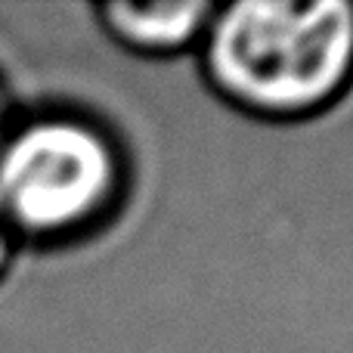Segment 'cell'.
Here are the masks:
<instances>
[{
  "instance_id": "obj_1",
  "label": "cell",
  "mask_w": 353,
  "mask_h": 353,
  "mask_svg": "<svg viewBox=\"0 0 353 353\" xmlns=\"http://www.w3.org/2000/svg\"><path fill=\"white\" fill-rule=\"evenodd\" d=\"M199 56L208 87L245 115H323L353 87V0L217 3Z\"/></svg>"
},
{
  "instance_id": "obj_2",
  "label": "cell",
  "mask_w": 353,
  "mask_h": 353,
  "mask_svg": "<svg viewBox=\"0 0 353 353\" xmlns=\"http://www.w3.org/2000/svg\"><path fill=\"white\" fill-rule=\"evenodd\" d=\"M134 161L99 112L47 103L0 137V208L19 245L68 248L109 230L128 205Z\"/></svg>"
},
{
  "instance_id": "obj_3",
  "label": "cell",
  "mask_w": 353,
  "mask_h": 353,
  "mask_svg": "<svg viewBox=\"0 0 353 353\" xmlns=\"http://www.w3.org/2000/svg\"><path fill=\"white\" fill-rule=\"evenodd\" d=\"M211 0H105L97 3V22L118 47L137 56H176L199 47L214 12Z\"/></svg>"
},
{
  "instance_id": "obj_4",
  "label": "cell",
  "mask_w": 353,
  "mask_h": 353,
  "mask_svg": "<svg viewBox=\"0 0 353 353\" xmlns=\"http://www.w3.org/2000/svg\"><path fill=\"white\" fill-rule=\"evenodd\" d=\"M19 248H22V245H19L16 232H12L10 220H6L3 208H0V282H3V276L10 273V267H12V261H16Z\"/></svg>"
},
{
  "instance_id": "obj_5",
  "label": "cell",
  "mask_w": 353,
  "mask_h": 353,
  "mask_svg": "<svg viewBox=\"0 0 353 353\" xmlns=\"http://www.w3.org/2000/svg\"><path fill=\"white\" fill-rule=\"evenodd\" d=\"M16 112L19 109L12 105V93H10V84H6V74H3V68H0V137H3V130L10 128Z\"/></svg>"
}]
</instances>
